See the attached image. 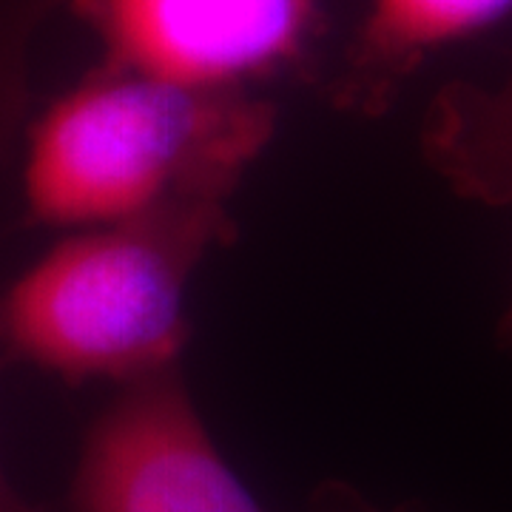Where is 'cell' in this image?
<instances>
[{
  "instance_id": "obj_6",
  "label": "cell",
  "mask_w": 512,
  "mask_h": 512,
  "mask_svg": "<svg viewBox=\"0 0 512 512\" xmlns=\"http://www.w3.org/2000/svg\"><path fill=\"white\" fill-rule=\"evenodd\" d=\"M421 151L461 200L512 205V66L495 86H444L424 117Z\"/></svg>"
},
{
  "instance_id": "obj_5",
  "label": "cell",
  "mask_w": 512,
  "mask_h": 512,
  "mask_svg": "<svg viewBox=\"0 0 512 512\" xmlns=\"http://www.w3.org/2000/svg\"><path fill=\"white\" fill-rule=\"evenodd\" d=\"M512 0H367L336 100L353 111H382L404 80L444 46L493 26Z\"/></svg>"
},
{
  "instance_id": "obj_2",
  "label": "cell",
  "mask_w": 512,
  "mask_h": 512,
  "mask_svg": "<svg viewBox=\"0 0 512 512\" xmlns=\"http://www.w3.org/2000/svg\"><path fill=\"white\" fill-rule=\"evenodd\" d=\"M228 200L183 197L55 245L0 296V348L72 384L177 367L188 279L234 239Z\"/></svg>"
},
{
  "instance_id": "obj_3",
  "label": "cell",
  "mask_w": 512,
  "mask_h": 512,
  "mask_svg": "<svg viewBox=\"0 0 512 512\" xmlns=\"http://www.w3.org/2000/svg\"><path fill=\"white\" fill-rule=\"evenodd\" d=\"M72 512H268L211 439L180 365L120 387L92 421L69 490ZM322 512H370L336 493Z\"/></svg>"
},
{
  "instance_id": "obj_7",
  "label": "cell",
  "mask_w": 512,
  "mask_h": 512,
  "mask_svg": "<svg viewBox=\"0 0 512 512\" xmlns=\"http://www.w3.org/2000/svg\"><path fill=\"white\" fill-rule=\"evenodd\" d=\"M498 345L504 350H512V299L498 322Z\"/></svg>"
},
{
  "instance_id": "obj_1",
  "label": "cell",
  "mask_w": 512,
  "mask_h": 512,
  "mask_svg": "<svg viewBox=\"0 0 512 512\" xmlns=\"http://www.w3.org/2000/svg\"><path fill=\"white\" fill-rule=\"evenodd\" d=\"M274 134L248 89H194L103 63L29 128V220L111 225L165 202L234 188Z\"/></svg>"
},
{
  "instance_id": "obj_4",
  "label": "cell",
  "mask_w": 512,
  "mask_h": 512,
  "mask_svg": "<svg viewBox=\"0 0 512 512\" xmlns=\"http://www.w3.org/2000/svg\"><path fill=\"white\" fill-rule=\"evenodd\" d=\"M106 63L194 89H248L302 60L319 0H72Z\"/></svg>"
}]
</instances>
